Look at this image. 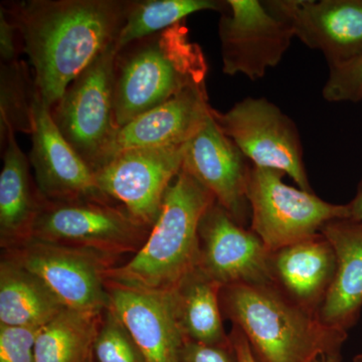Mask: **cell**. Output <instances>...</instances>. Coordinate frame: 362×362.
I'll return each mask as SVG.
<instances>
[{
  "label": "cell",
  "instance_id": "18",
  "mask_svg": "<svg viewBox=\"0 0 362 362\" xmlns=\"http://www.w3.org/2000/svg\"><path fill=\"white\" fill-rule=\"evenodd\" d=\"M337 273L334 250L322 233L271 251L272 284L307 310L318 314Z\"/></svg>",
  "mask_w": 362,
  "mask_h": 362
},
{
  "label": "cell",
  "instance_id": "31",
  "mask_svg": "<svg viewBox=\"0 0 362 362\" xmlns=\"http://www.w3.org/2000/svg\"><path fill=\"white\" fill-rule=\"evenodd\" d=\"M230 337L233 346H235V352H237L238 362H257L252 356L251 347H250L247 338L239 328L233 326Z\"/></svg>",
  "mask_w": 362,
  "mask_h": 362
},
{
  "label": "cell",
  "instance_id": "30",
  "mask_svg": "<svg viewBox=\"0 0 362 362\" xmlns=\"http://www.w3.org/2000/svg\"><path fill=\"white\" fill-rule=\"evenodd\" d=\"M21 51L23 47L18 26L0 6V63L18 61Z\"/></svg>",
  "mask_w": 362,
  "mask_h": 362
},
{
  "label": "cell",
  "instance_id": "15",
  "mask_svg": "<svg viewBox=\"0 0 362 362\" xmlns=\"http://www.w3.org/2000/svg\"><path fill=\"white\" fill-rule=\"evenodd\" d=\"M251 168V162L218 127L213 113L185 144L182 169L204 185L233 220L245 228L251 223L247 197Z\"/></svg>",
  "mask_w": 362,
  "mask_h": 362
},
{
  "label": "cell",
  "instance_id": "5",
  "mask_svg": "<svg viewBox=\"0 0 362 362\" xmlns=\"http://www.w3.org/2000/svg\"><path fill=\"white\" fill-rule=\"evenodd\" d=\"M284 175L252 165L247 178L250 228L270 251L310 239L328 221L350 218L347 204H330L313 192L290 187Z\"/></svg>",
  "mask_w": 362,
  "mask_h": 362
},
{
  "label": "cell",
  "instance_id": "24",
  "mask_svg": "<svg viewBox=\"0 0 362 362\" xmlns=\"http://www.w3.org/2000/svg\"><path fill=\"white\" fill-rule=\"evenodd\" d=\"M226 1L220 0H126L124 23L116 42V51L135 40L163 32L185 21L190 14L204 11L223 13Z\"/></svg>",
  "mask_w": 362,
  "mask_h": 362
},
{
  "label": "cell",
  "instance_id": "8",
  "mask_svg": "<svg viewBox=\"0 0 362 362\" xmlns=\"http://www.w3.org/2000/svg\"><path fill=\"white\" fill-rule=\"evenodd\" d=\"M2 255L39 276L66 308L103 313L109 305L107 273L119 259L93 250L30 239Z\"/></svg>",
  "mask_w": 362,
  "mask_h": 362
},
{
  "label": "cell",
  "instance_id": "34",
  "mask_svg": "<svg viewBox=\"0 0 362 362\" xmlns=\"http://www.w3.org/2000/svg\"><path fill=\"white\" fill-rule=\"evenodd\" d=\"M354 362H362V351L361 354H356V356H354Z\"/></svg>",
  "mask_w": 362,
  "mask_h": 362
},
{
  "label": "cell",
  "instance_id": "22",
  "mask_svg": "<svg viewBox=\"0 0 362 362\" xmlns=\"http://www.w3.org/2000/svg\"><path fill=\"white\" fill-rule=\"evenodd\" d=\"M221 288L197 268L176 286L173 291L176 316L185 339L209 345L230 341L223 326Z\"/></svg>",
  "mask_w": 362,
  "mask_h": 362
},
{
  "label": "cell",
  "instance_id": "9",
  "mask_svg": "<svg viewBox=\"0 0 362 362\" xmlns=\"http://www.w3.org/2000/svg\"><path fill=\"white\" fill-rule=\"evenodd\" d=\"M112 45L66 88L52 107V120L66 142L93 170L115 135Z\"/></svg>",
  "mask_w": 362,
  "mask_h": 362
},
{
  "label": "cell",
  "instance_id": "4",
  "mask_svg": "<svg viewBox=\"0 0 362 362\" xmlns=\"http://www.w3.org/2000/svg\"><path fill=\"white\" fill-rule=\"evenodd\" d=\"M214 202V194L181 168L166 190L146 242L127 263L110 269L107 280L148 291H173L197 267L199 223Z\"/></svg>",
  "mask_w": 362,
  "mask_h": 362
},
{
  "label": "cell",
  "instance_id": "21",
  "mask_svg": "<svg viewBox=\"0 0 362 362\" xmlns=\"http://www.w3.org/2000/svg\"><path fill=\"white\" fill-rule=\"evenodd\" d=\"M66 308L39 276L1 255L0 324L42 327Z\"/></svg>",
  "mask_w": 362,
  "mask_h": 362
},
{
  "label": "cell",
  "instance_id": "11",
  "mask_svg": "<svg viewBox=\"0 0 362 362\" xmlns=\"http://www.w3.org/2000/svg\"><path fill=\"white\" fill-rule=\"evenodd\" d=\"M228 9L218 23L223 74L265 77L291 47L295 35L287 23L259 0H226Z\"/></svg>",
  "mask_w": 362,
  "mask_h": 362
},
{
  "label": "cell",
  "instance_id": "17",
  "mask_svg": "<svg viewBox=\"0 0 362 362\" xmlns=\"http://www.w3.org/2000/svg\"><path fill=\"white\" fill-rule=\"evenodd\" d=\"M110 305L134 338L146 362H178L185 338L173 291L138 289L107 280Z\"/></svg>",
  "mask_w": 362,
  "mask_h": 362
},
{
  "label": "cell",
  "instance_id": "29",
  "mask_svg": "<svg viewBox=\"0 0 362 362\" xmlns=\"http://www.w3.org/2000/svg\"><path fill=\"white\" fill-rule=\"evenodd\" d=\"M178 362H238V356L232 339L220 345L185 339Z\"/></svg>",
  "mask_w": 362,
  "mask_h": 362
},
{
  "label": "cell",
  "instance_id": "16",
  "mask_svg": "<svg viewBox=\"0 0 362 362\" xmlns=\"http://www.w3.org/2000/svg\"><path fill=\"white\" fill-rule=\"evenodd\" d=\"M211 110L206 82L190 86L165 103L118 128L94 173L124 150L187 144L209 120Z\"/></svg>",
  "mask_w": 362,
  "mask_h": 362
},
{
  "label": "cell",
  "instance_id": "1",
  "mask_svg": "<svg viewBox=\"0 0 362 362\" xmlns=\"http://www.w3.org/2000/svg\"><path fill=\"white\" fill-rule=\"evenodd\" d=\"M126 0L4 2L18 26L42 102L52 108L68 86L116 45Z\"/></svg>",
  "mask_w": 362,
  "mask_h": 362
},
{
  "label": "cell",
  "instance_id": "3",
  "mask_svg": "<svg viewBox=\"0 0 362 362\" xmlns=\"http://www.w3.org/2000/svg\"><path fill=\"white\" fill-rule=\"evenodd\" d=\"M206 57L190 40L185 21L118 49L113 68L117 129L206 82Z\"/></svg>",
  "mask_w": 362,
  "mask_h": 362
},
{
  "label": "cell",
  "instance_id": "7",
  "mask_svg": "<svg viewBox=\"0 0 362 362\" xmlns=\"http://www.w3.org/2000/svg\"><path fill=\"white\" fill-rule=\"evenodd\" d=\"M211 113L252 166L281 171L298 187L313 192L296 123L278 106L266 98L247 97L226 112Z\"/></svg>",
  "mask_w": 362,
  "mask_h": 362
},
{
  "label": "cell",
  "instance_id": "28",
  "mask_svg": "<svg viewBox=\"0 0 362 362\" xmlns=\"http://www.w3.org/2000/svg\"><path fill=\"white\" fill-rule=\"evenodd\" d=\"M40 328L0 324V362H35V340Z\"/></svg>",
  "mask_w": 362,
  "mask_h": 362
},
{
  "label": "cell",
  "instance_id": "25",
  "mask_svg": "<svg viewBox=\"0 0 362 362\" xmlns=\"http://www.w3.org/2000/svg\"><path fill=\"white\" fill-rule=\"evenodd\" d=\"M37 93L33 74L23 61L0 63V140L9 133L32 135L35 129Z\"/></svg>",
  "mask_w": 362,
  "mask_h": 362
},
{
  "label": "cell",
  "instance_id": "32",
  "mask_svg": "<svg viewBox=\"0 0 362 362\" xmlns=\"http://www.w3.org/2000/svg\"><path fill=\"white\" fill-rule=\"evenodd\" d=\"M351 220L362 221V178L357 187L356 194L354 199L347 204Z\"/></svg>",
  "mask_w": 362,
  "mask_h": 362
},
{
  "label": "cell",
  "instance_id": "33",
  "mask_svg": "<svg viewBox=\"0 0 362 362\" xmlns=\"http://www.w3.org/2000/svg\"><path fill=\"white\" fill-rule=\"evenodd\" d=\"M342 361V354L341 356H331L323 357V358L319 359L318 361L316 362H341Z\"/></svg>",
  "mask_w": 362,
  "mask_h": 362
},
{
  "label": "cell",
  "instance_id": "6",
  "mask_svg": "<svg viewBox=\"0 0 362 362\" xmlns=\"http://www.w3.org/2000/svg\"><path fill=\"white\" fill-rule=\"evenodd\" d=\"M151 228L114 202L42 199L32 238L119 259L141 249Z\"/></svg>",
  "mask_w": 362,
  "mask_h": 362
},
{
  "label": "cell",
  "instance_id": "13",
  "mask_svg": "<svg viewBox=\"0 0 362 362\" xmlns=\"http://www.w3.org/2000/svg\"><path fill=\"white\" fill-rule=\"evenodd\" d=\"M274 16L309 49L322 52L328 66L362 56V0H271Z\"/></svg>",
  "mask_w": 362,
  "mask_h": 362
},
{
  "label": "cell",
  "instance_id": "12",
  "mask_svg": "<svg viewBox=\"0 0 362 362\" xmlns=\"http://www.w3.org/2000/svg\"><path fill=\"white\" fill-rule=\"evenodd\" d=\"M270 252L251 228L239 225L218 202L202 216L195 268L223 287L271 282Z\"/></svg>",
  "mask_w": 362,
  "mask_h": 362
},
{
  "label": "cell",
  "instance_id": "26",
  "mask_svg": "<svg viewBox=\"0 0 362 362\" xmlns=\"http://www.w3.org/2000/svg\"><path fill=\"white\" fill-rule=\"evenodd\" d=\"M90 358L93 362H146L129 330L110 306L102 313Z\"/></svg>",
  "mask_w": 362,
  "mask_h": 362
},
{
  "label": "cell",
  "instance_id": "20",
  "mask_svg": "<svg viewBox=\"0 0 362 362\" xmlns=\"http://www.w3.org/2000/svg\"><path fill=\"white\" fill-rule=\"evenodd\" d=\"M4 166L0 173V246H20L32 238L42 197L30 173V159L9 133L4 144Z\"/></svg>",
  "mask_w": 362,
  "mask_h": 362
},
{
  "label": "cell",
  "instance_id": "19",
  "mask_svg": "<svg viewBox=\"0 0 362 362\" xmlns=\"http://www.w3.org/2000/svg\"><path fill=\"white\" fill-rule=\"evenodd\" d=\"M320 233L334 250L337 273L319 318L331 328L349 332L362 309V221H328Z\"/></svg>",
  "mask_w": 362,
  "mask_h": 362
},
{
  "label": "cell",
  "instance_id": "23",
  "mask_svg": "<svg viewBox=\"0 0 362 362\" xmlns=\"http://www.w3.org/2000/svg\"><path fill=\"white\" fill-rule=\"evenodd\" d=\"M101 314L66 308L40 328L35 340V362H87Z\"/></svg>",
  "mask_w": 362,
  "mask_h": 362
},
{
  "label": "cell",
  "instance_id": "27",
  "mask_svg": "<svg viewBox=\"0 0 362 362\" xmlns=\"http://www.w3.org/2000/svg\"><path fill=\"white\" fill-rule=\"evenodd\" d=\"M322 95L330 103L362 101V56L349 63L330 66Z\"/></svg>",
  "mask_w": 362,
  "mask_h": 362
},
{
  "label": "cell",
  "instance_id": "35",
  "mask_svg": "<svg viewBox=\"0 0 362 362\" xmlns=\"http://www.w3.org/2000/svg\"><path fill=\"white\" fill-rule=\"evenodd\" d=\"M87 362H93L92 358H90V356L89 361H88Z\"/></svg>",
  "mask_w": 362,
  "mask_h": 362
},
{
  "label": "cell",
  "instance_id": "14",
  "mask_svg": "<svg viewBox=\"0 0 362 362\" xmlns=\"http://www.w3.org/2000/svg\"><path fill=\"white\" fill-rule=\"evenodd\" d=\"M49 109L37 97L28 159L40 197L49 202H114L98 187L96 176L89 164L61 134Z\"/></svg>",
  "mask_w": 362,
  "mask_h": 362
},
{
  "label": "cell",
  "instance_id": "2",
  "mask_svg": "<svg viewBox=\"0 0 362 362\" xmlns=\"http://www.w3.org/2000/svg\"><path fill=\"white\" fill-rule=\"evenodd\" d=\"M223 318L247 338L257 362H316L341 356L347 332L326 325L269 283L221 290Z\"/></svg>",
  "mask_w": 362,
  "mask_h": 362
},
{
  "label": "cell",
  "instance_id": "10",
  "mask_svg": "<svg viewBox=\"0 0 362 362\" xmlns=\"http://www.w3.org/2000/svg\"><path fill=\"white\" fill-rule=\"evenodd\" d=\"M185 150V144L124 150L95 171L98 187L151 228L158 220L166 190L182 168Z\"/></svg>",
  "mask_w": 362,
  "mask_h": 362
}]
</instances>
